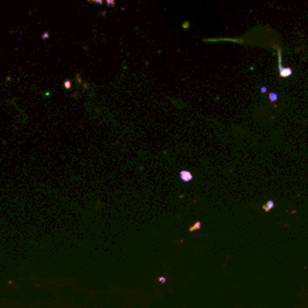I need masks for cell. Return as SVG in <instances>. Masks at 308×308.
I'll use <instances>...</instances> for the list:
<instances>
[{
    "instance_id": "1",
    "label": "cell",
    "mask_w": 308,
    "mask_h": 308,
    "mask_svg": "<svg viewBox=\"0 0 308 308\" xmlns=\"http://www.w3.org/2000/svg\"><path fill=\"white\" fill-rule=\"evenodd\" d=\"M181 178L185 181V182H188V181H190L191 178H193V176H191V173L190 172H188V171H182L181 172Z\"/></svg>"
},
{
    "instance_id": "3",
    "label": "cell",
    "mask_w": 308,
    "mask_h": 308,
    "mask_svg": "<svg viewBox=\"0 0 308 308\" xmlns=\"http://www.w3.org/2000/svg\"><path fill=\"white\" fill-rule=\"evenodd\" d=\"M270 99H271V100H276V99H277V98H276V94H274V93L270 94Z\"/></svg>"
},
{
    "instance_id": "2",
    "label": "cell",
    "mask_w": 308,
    "mask_h": 308,
    "mask_svg": "<svg viewBox=\"0 0 308 308\" xmlns=\"http://www.w3.org/2000/svg\"><path fill=\"white\" fill-rule=\"evenodd\" d=\"M281 75H282L283 77H287V76H289V75H291V70H290V69L284 70L283 67H281Z\"/></svg>"
}]
</instances>
